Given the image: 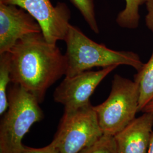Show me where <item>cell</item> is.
I'll return each mask as SVG.
<instances>
[{"label": "cell", "instance_id": "cell-5", "mask_svg": "<svg viewBox=\"0 0 153 153\" xmlns=\"http://www.w3.org/2000/svg\"><path fill=\"white\" fill-rule=\"evenodd\" d=\"M103 135L94 106L64 111L50 144L57 153H79Z\"/></svg>", "mask_w": 153, "mask_h": 153}, {"label": "cell", "instance_id": "cell-6", "mask_svg": "<svg viewBox=\"0 0 153 153\" xmlns=\"http://www.w3.org/2000/svg\"><path fill=\"white\" fill-rule=\"evenodd\" d=\"M1 3L18 6L38 22L49 43L65 40L71 25V11L65 4L53 5L50 0H0Z\"/></svg>", "mask_w": 153, "mask_h": 153}, {"label": "cell", "instance_id": "cell-12", "mask_svg": "<svg viewBox=\"0 0 153 153\" xmlns=\"http://www.w3.org/2000/svg\"><path fill=\"white\" fill-rule=\"evenodd\" d=\"M11 83L10 53L7 52L0 54V115H4L8 108L7 91Z\"/></svg>", "mask_w": 153, "mask_h": 153}, {"label": "cell", "instance_id": "cell-4", "mask_svg": "<svg viewBox=\"0 0 153 153\" xmlns=\"http://www.w3.org/2000/svg\"><path fill=\"white\" fill-rule=\"evenodd\" d=\"M139 90L134 80L115 74L108 97L94 106L103 134L115 136L136 118Z\"/></svg>", "mask_w": 153, "mask_h": 153}, {"label": "cell", "instance_id": "cell-10", "mask_svg": "<svg viewBox=\"0 0 153 153\" xmlns=\"http://www.w3.org/2000/svg\"><path fill=\"white\" fill-rule=\"evenodd\" d=\"M134 76V81L137 83L139 90L138 110L143 109L153 100V49L146 63Z\"/></svg>", "mask_w": 153, "mask_h": 153}, {"label": "cell", "instance_id": "cell-15", "mask_svg": "<svg viewBox=\"0 0 153 153\" xmlns=\"http://www.w3.org/2000/svg\"><path fill=\"white\" fill-rule=\"evenodd\" d=\"M21 153H57V152L49 143L48 145L41 148H31L23 145Z\"/></svg>", "mask_w": 153, "mask_h": 153}, {"label": "cell", "instance_id": "cell-16", "mask_svg": "<svg viewBox=\"0 0 153 153\" xmlns=\"http://www.w3.org/2000/svg\"><path fill=\"white\" fill-rule=\"evenodd\" d=\"M145 5L147 10L145 16L146 26L153 33V0H148Z\"/></svg>", "mask_w": 153, "mask_h": 153}, {"label": "cell", "instance_id": "cell-17", "mask_svg": "<svg viewBox=\"0 0 153 153\" xmlns=\"http://www.w3.org/2000/svg\"><path fill=\"white\" fill-rule=\"evenodd\" d=\"M143 112H153V100L143 109Z\"/></svg>", "mask_w": 153, "mask_h": 153}, {"label": "cell", "instance_id": "cell-1", "mask_svg": "<svg viewBox=\"0 0 153 153\" xmlns=\"http://www.w3.org/2000/svg\"><path fill=\"white\" fill-rule=\"evenodd\" d=\"M11 83L32 94L40 103L48 89L67 70V61L57 44L49 43L42 33L19 40L9 51Z\"/></svg>", "mask_w": 153, "mask_h": 153}, {"label": "cell", "instance_id": "cell-8", "mask_svg": "<svg viewBox=\"0 0 153 153\" xmlns=\"http://www.w3.org/2000/svg\"><path fill=\"white\" fill-rule=\"evenodd\" d=\"M40 33H42L40 26L28 12L0 2V54L9 52L24 36Z\"/></svg>", "mask_w": 153, "mask_h": 153}, {"label": "cell", "instance_id": "cell-2", "mask_svg": "<svg viewBox=\"0 0 153 153\" xmlns=\"http://www.w3.org/2000/svg\"><path fill=\"white\" fill-rule=\"evenodd\" d=\"M64 41L66 44V77L75 76L93 68L113 65L130 66L137 71L143 64L136 53L110 49L104 44L93 41L71 25Z\"/></svg>", "mask_w": 153, "mask_h": 153}, {"label": "cell", "instance_id": "cell-18", "mask_svg": "<svg viewBox=\"0 0 153 153\" xmlns=\"http://www.w3.org/2000/svg\"><path fill=\"white\" fill-rule=\"evenodd\" d=\"M146 153H153V131L152 133L150 141L149 146Z\"/></svg>", "mask_w": 153, "mask_h": 153}, {"label": "cell", "instance_id": "cell-7", "mask_svg": "<svg viewBox=\"0 0 153 153\" xmlns=\"http://www.w3.org/2000/svg\"><path fill=\"white\" fill-rule=\"evenodd\" d=\"M119 66L106 67L98 71H87L66 77L56 88L53 99L64 105V111H72L90 104V98L100 83Z\"/></svg>", "mask_w": 153, "mask_h": 153}, {"label": "cell", "instance_id": "cell-3", "mask_svg": "<svg viewBox=\"0 0 153 153\" xmlns=\"http://www.w3.org/2000/svg\"><path fill=\"white\" fill-rule=\"evenodd\" d=\"M11 84L7 91L8 108L0 124V153H21L23 137L33 124L44 118L37 98L21 86Z\"/></svg>", "mask_w": 153, "mask_h": 153}, {"label": "cell", "instance_id": "cell-11", "mask_svg": "<svg viewBox=\"0 0 153 153\" xmlns=\"http://www.w3.org/2000/svg\"><path fill=\"white\" fill-rule=\"evenodd\" d=\"M148 0H125L124 9L119 12L116 19L117 24L122 28L134 30L140 22V9Z\"/></svg>", "mask_w": 153, "mask_h": 153}, {"label": "cell", "instance_id": "cell-14", "mask_svg": "<svg viewBox=\"0 0 153 153\" xmlns=\"http://www.w3.org/2000/svg\"><path fill=\"white\" fill-rule=\"evenodd\" d=\"M79 153H118L114 136L103 134Z\"/></svg>", "mask_w": 153, "mask_h": 153}, {"label": "cell", "instance_id": "cell-13", "mask_svg": "<svg viewBox=\"0 0 153 153\" xmlns=\"http://www.w3.org/2000/svg\"><path fill=\"white\" fill-rule=\"evenodd\" d=\"M78 10L85 21L94 33H99V28L97 21L94 0H69Z\"/></svg>", "mask_w": 153, "mask_h": 153}, {"label": "cell", "instance_id": "cell-9", "mask_svg": "<svg viewBox=\"0 0 153 153\" xmlns=\"http://www.w3.org/2000/svg\"><path fill=\"white\" fill-rule=\"evenodd\" d=\"M153 112H143L114 136L118 153H146L153 132Z\"/></svg>", "mask_w": 153, "mask_h": 153}]
</instances>
